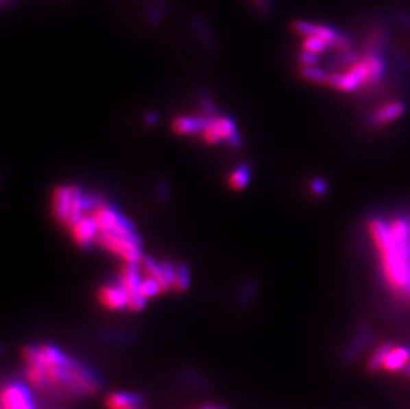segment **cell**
I'll list each match as a JSON object with an SVG mask.
<instances>
[{"instance_id": "1", "label": "cell", "mask_w": 410, "mask_h": 409, "mask_svg": "<svg viewBox=\"0 0 410 409\" xmlns=\"http://www.w3.org/2000/svg\"><path fill=\"white\" fill-rule=\"evenodd\" d=\"M21 356L27 363V382L45 395L84 397L95 395L101 386L93 371L55 346H25Z\"/></svg>"}, {"instance_id": "2", "label": "cell", "mask_w": 410, "mask_h": 409, "mask_svg": "<svg viewBox=\"0 0 410 409\" xmlns=\"http://www.w3.org/2000/svg\"><path fill=\"white\" fill-rule=\"evenodd\" d=\"M370 238L381 259L384 277L390 288L410 298V224L397 217L388 224L372 218L368 224Z\"/></svg>"}, {"instance_id": "3", "label": "cell", "mask_w": 410, "mask_h": 409, "mask_svg": "<svg viewBox=\"0 0 410 409\" xmlns=\"http://www.w3.org/2000/svg\"><path fill=\"white\" fill-rule=\"evenodd\" d=\"M368 82H370V69L364 58L361 56L344 72L329 73L326 86L343 93H350L357 91L363 85H368Z\"/></svg>"}, {"instance_id": "4", "label": "cell", "mask_w": 410, "mask_h": 409, "mask_svg": "<svg viewBox=\"0 0 410 409\" xmlns=\"http://www.w3.org/2000/svg\"><path fill=\"white\" fill-rule=\"evenodd\" d=\"M292 31L302 36H317L324 40L328 41L332 48H335L339 52L348 51L350 49L352 41L348 36L335 27L324 25V24H316L312 21H296L292 23Z\"/></svg>"}, {"instance_id": "5", "label": "cell", "mask_w": 410, "mask_h": 409, "mask_svg": "<svg viewBox=\"0 0 410 409\" xmlns=\"http://www.w3.org/2000/svg\"><path fill=\"white\" fill-rule=\"evenodd\" d=\"M97 244L105 250L116 254L117 257H121L125 262H140L143 259L140 239L123 237L109 231H100Z\"/></svg>"}, {"instance_id": "6", "label": "cell", "mask_w": 410, "mask_h": 409, "mask_svg": "<svg viewBox=\"0 0 410 409\" xmlns=\"http://www.w3.org/2000/svg\"><path fill=\"white\" fill-rule=\"evenodd\" d=\"M119 283L128 295V308L132 311H141L146 305V298L141 294L143 278L140 275L138 262H125Z\"/></svg>"}, {"instance_id": "7", "label": "cell", "mask_w": 410, "mask_h": 409, "mask_svg": "<svg viewBox=\"0 0 410 409\" xmlns=\"http://www.w3.org/2000/svg\"><path fill=\"white\" fill-rule=\"evenodd\" d=\"M202 137L207 143H218L226 140L234 148H239L242 145L235 124L228 117L210 119L205 130L202 132Z\"/></svg>"}, {"instance_id": "8", "label": "cell", "mask_w": 410, "mask_h": 409, "mask_svg": "<svg viewBox=\"0 0 410 409\" xmlns=\"http://www.w3.org/2000/svg\"><path fill=\"white\" fill-rule=\"evenodd\" d=\"M372 338H373V331H372L370 323L361 322L353 331L350 340L341 352V356H340L341 366H344V367L352 366L360 358V355L364 352V349L370 346Z\"/></svg>"}, {"instance_id": "9", "label": "cell", "mask_w": 410, "mask_h": 409, "mask_svg": "<svg viewBox=\"0 0 410 409\" xmlns=\"http://www.w3.org/2000/svg\"><path fill=\"white\" fill-rule=\"evenodd\" d=\"M1 409H36L31 392L19 383H8L1 390Z\"/></svg>"}, {"instance_id": "10", "label": "cell", "mask_w": 410, "mask_h": 409, "mask_svg": "<svg viewBox=\"0 0 410 409\" xmlns=\"http://www.w3.org/2000/svg\"><path fill=\"white\" fill-rule=\"evenodd\" d=\"M73 196H75V186H59L53 191V200H52L53 215L62 225H68L72 217Z\"/></svg>"}, {"instance_id": "11", "label": "cell", "mask_w": 410, "mask_h": 409, "mask_svg": "<svg viewBox=\"0 0 410 409\" xmlns=\"http://www.w3.org/2000/svg\"><path fill=\"white\" fill-rule=\"evenodd\" d=\"M71 233L77 246H80L82 248H88L97 242L100 229L92 215L91 217L84 215L79 222H76L71 227Z\"/></svg>"}, {"instance_id": "12", "label": "cell", "mask_w": 410, "mask_h": 409, "mask_svg": "<svg viewBox=\"0 0 410 409\" xmlns=\"http://www.w3.org/2000/svg\"><path fill=\"white\" fill-rule=\"evenodd\" d=\"M407 112V105L401 102H390L378 108L370 117L372 126H384L401 119Z\"/></svg>"}, {"instance_id": "13", "label": "cell", "mask_w": 410, "mask_h": 409, "mask_svg": "<svg viewBox=\"0 0 410 409\" xmlns=\"http://www.w3.org/2000/svg\"><path fill=\"white\" fill-rule=\"evenodd\" d=\"M99 301L108 309H123L128 307V295L120 283L101 287Z\"/></svg>"}, {"instance_id": "14", "label": "cell", "mask_w": 410, "mask_h": 409, "mask_svg": "<svg viewBox=\"0 0 410 409\" xmlns=\"http://www.w3.org/2000/svg\"><path fill=\"white\" fill-rule=\"evenodd\" d=\"M105 404L108 409H146L143 396L126 392H117L109 395Z\"/></svg>"}, {"instance_id": "15", "label": "cell", "mask_w": 410, "mask_h": 409, "mask_svg": "<svg viewBox=\"0 0 410 409\" xmlns=\"http://www.w3.org/2000/svg\"><path fill=\"white\" fill-rule=\"evenodd\" d=\"M410 363V348L407 346L393 347L384 362V371L400 372L407 369Z\"/></svg>"}, {"instance_id": "16", "label": "cell", "mask_w": 410, "mask_h": 409, "mask_svg": "<svg viewBox=\"0 0 410 409\" xmlns=\"http://www.w3.org/2000/svg\"><path fill=\"white\" fill-rule=\"evenodd\" d=\"M208 121V117H178L173 121L171 126L178 135H195L200 132L202 133Z\"/></svg>"}, {"instance_id": "17", "label": "cell", "mask_w": 410, "mask_h": 409, "mask_svg": "<svg viewBox=\"0 0 410 409\" xmlns=\"http://www.w3.org/2000/svg\"><path fill=\"white\" fill-rule=\"evenodd\" d=\"M393 347H394L393 342H390V340L383 342L370 355V359L367 362V371L370 373H373V375L383 371L384 369V362H385L388 353L393 349Z\"/></svg>"}, {"instance_id": "18", "label": "cell", "mask_w": 410, "mask_h": 409, "mask_svg": "<svg viewBox=\"0 0 410 409\" xmlns=\"http://www.w3.org/2000/svg\"><path fill=\"white\" fill-rule=\"evenodd\" d=\"M299 73L307 82L327 85L329 73L319 65H302Z\"/></svg>"}, {"instance_id": "19", "label": "cell", "mask_w": 410, "mask_h": 409, "mask_svg": "<svg viewBox=\"0 0 410 409\" xmlns=\"http://www.w3.org/2000/svg\"><path fill=\"white\" fill-rule=\"evenodd\" d=\"M250 167L247 165H241L239 167H237L228 177V184L235 189V190H242L245 189L248 183H250Z\"/></svg>"}, {"instance_id": "20", "label": "cell", "mask_w": 410, "mask_h": 409, "mask_svg": "<svg viewBox=\"0 0 410 409\" xmlns=\"http://www.w3.org/2000/svg\"><path fill=\"white\" fill-rule=\"evenodd\" d=\"M302 47H303V49L317 54V55H323L328 51L329 48H332L328 41L324 40L322 38H317V36H304Z\"/></svg>"}, {"instance_id": "21", "label": "cell", "mask_w": 410, "mask_h": 409, "mask_svg": "<svg viewBox=\"0 0 410 409\" xmlns=\"http://www.w3.org/2000/svg\"><path fill=\"white\" fill-rule=\"evenodd\" d=\"M189 286H190V271L186 265H180L176 271L173 288L177 291H185Z\"/></svg>"}, {"instance_id": "22", "label": "cell", "mask_w": 410, "mask_h": 409, "mask_svg": "<svg viewBox=\"0 0 410 409\" xmlns=\"http://www.w3.org/2000/svg\"><path fill=\"white\" fill-rule=\"evenodd\" d=\"M141 294L144 295L145 298H153L158 294H162V291H161L160 285L154 279L146 277V279H143V283H141Z\"/></svg>"}, {"instance_id": "23", "label": "cell", "mask_w": 410, "mask_h": 409, "mask_svg": "<svg viewBox=\"0 0 410 409\" xmlns=\"http://www.w3.org/2000/svg\"><path fill=\"white\" fill-rule=\"evenodd\" d=\"M309 189L312 191V194L317 196V197H323L328 193L329 185L324 178L322 177H316V178H312L311 183H309Z\"/></svg>"}, {"instance_id": "24", "label": "cell", "mask_w": 410, "mask_h": 409, "mask_svg": "<svg viewBox=\"0 0 410 409\" xmlns=\"http://www.w3.org/2000/svg\"><path fill=\"white\" fill-rule=\"evenodd\" d=\"M299 62H300V65H319L320 55L303 49L299 55Z\"/></svg>"}, {"instance_id": "25", "label": "cell", "mask_w": 410, "mask_h": 409, "mask_svg": "<svg viewBox=\"0 0 410 409\" xmlns=\"http://www.w3.org/2000/svg\"><path fill=\"white\" fill-rule=\"evenodd\" d=\"M398 21L400 23L408 30L410 32V14L408 12H405V11H401L400 14H398Z\"/></svg>"}, {"instance_id": "26", "label": "cell", "mask_w": 410, "mask_h": 409, "mask_svg": "<svg viewBox=\"0 0 410 409\" xmlns=\"http://www.w3.org/2000/svg\"><path fill=\"white\" fill-rule=\"evenodd\" d=\"M251 1L261 11H267L269 8V5H271V0H251Z\"/></svg>"}, {"instance_id": "27", "label": "cell", "mask_w": 410, "mask_h": 409, "mask_svg": "<svg viewBox=\"0 0 410 409\" xmlns=\"http://www.w3.org/2000/svg\"><path fill=\"white\" fill-rule=\"evenodd\" d=\"M157 116L156 115H153V113H149V115H146L145 116V123L149 124V125H153V124L157 123Z\"/></svg>"}, {"instance_id": "28", "label": "cell", "mask_w": 410, "mask_h": 409, "mask_svg": "<svg viewBox=\"0 0 410 409\" xmlns=\"http://www.w3.org/2000/svg\"><path fill=\"white\" fill-rule=\"evenodd\" d=\"M405 372H407V376H408V377H410V363L409 364H408V367L405 369Z\"/></svg>"}, {"instance_id": "29", "label": "cell", "mask_w": 410, "mask_h": 409, "mask_svg": "<svg viewBox=\"0 0 410 409\" xmlns=\"http://www.w3.org/2000/svg\"><path fill=\"white\" fill-rule=\"evenodd\" d=\"M202 409H225V408H218V407H213V406H206Z\"/></svg>"}, {"instance_id": "30", "label": "cell", "mask_w": 410, "mask_h": 409, "mask_svg": "<svg viewBox=\"0 0 410 409\" xmlns=\"http://www.w3.org/2000/svg\"><path fill=\"white\" fill-rule=\"evenodd\" d=\"M3 1H5V0H3Z\"/></svg>"}]
</instances>
